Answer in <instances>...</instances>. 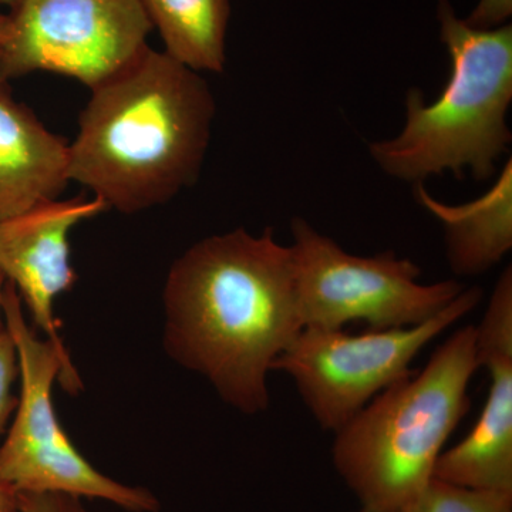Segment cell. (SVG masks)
<instances>
[{
	"mask_svg": "<svg viewBox=\"0 0 512 512\" xmlns=\"http://www.w3.org/2000/svg\"><path fill=\"white\" fill-rule=\"evenodd\" d=\"M163 303L167 355L238 412H266L268 373L303 330L291 247L274 229L201 239L175 259Z\"/></svg>",
	"mask_w": 512,
	"mask_h": 512,
	"instance_id": "obj_1",
	"label": "cell"
},
{
	"mask_svg": "<svg viewBox=\"0 0 512 512\" xmlns=\"http://www.w3.org/2000/svg\"><path fill=\"white\" fill-rule=\"evenodd\" d=\"M215 110L200 73L147 47L92 90L69 146V181L121 214L167 204L197 183Z\"/></svg>",
	"mask_w": 512,
	"mask_h": 512,
	"instance_id": "obj_2",
	"label": "cell"
},
{
	"mask_svg": "<svg viewBox=\"0 0 512 512\" xmlns=\"http://www.w3.org/2000/svg\"><path fill=\"white\" fill-rule=\"evenodd\" d=\"M440 40L451 60L446 87L433 103L419 89L406 94V123L396 137L369 144L380 170L406 183L466 170L485 181L511 146L512 28L476 29L439 0Z\"/></svg>",
	"mask_w": 512,
	"mask_h": 512,
	"instance_id": "obj_3",
	"label": "cell"
},
{
	"mask_svg": "<svg viewBox=\"0 0 512 512\" xmlns=\"http://www.w3.org/2000/svg\"><path fill=\"white\" fill-rule=\"evenodd\" d=\"M477 369L476 326H464L421 372L377 394L336 431L333 463L362 512L396 510L429 485L441 448L470 409Z\"/></svg>",
	"mask_w": 512,
	"mask_h": 512,
	"instance_id": "obj_4",
	"label": "cell"
},
{
	"mask_svg": "<svg viewBox=\"0 0 512 512\" xmlns=\"http://www.w3.org/2000/svg\"><path fill=\"white\" fill-rule=\"evenodd\" d=\"M3 316L18 350L20 396L0 447V477L18 493L96 498L128 512L160 510L151 491L104 476L67 437L53 406V383L57 380L67 393L77 394L83 390L82 379L72 359L33 332L19 293L9 282L3 291Z\"/></svg>",
	"mask_w": 512,
	"mask_h": 512,
	"instance_id": "obj_5",
	"label": "cell"
},
{
	"mask_svg": "<svg viewBox=\"0 0 512 512\" xmlns=\"http://www.w3.org/2000/svg\"><path fill=\"white\" fill-rule=\"evenodd\" d=\"M293 275L303 329L409 328L439 315L466 289L456 279L420 284L419 265L389 249L376 256L349 254L303 218L292 220Z\"/></svg>",
	"mask_w": 512,
	"mask_h": 512,
	"instance_id": "obj_6",
	"label": "cell"
},
{
	"mask_svg": "<svg viewBox=\"0 0 512 512\" xmlns=\"http://www.w3.org/2000/svg\"><path fill=\"white\" fill-rule=\"evenodd\" d=\"M481 299L480 288H466L439 315L409 328L370 329L362 335L305 328L275 360L272 372L291 376L319 426L336 433L377 394L412 376L410 366L421 350Z\"/></svg>",
	"mask_w": 512,
	"mask_h": 512,
	"instance_id": "obj_7",
	"label": "cell"
},
{
	"mask_svg": "<svg viewBox=\"0 0 512 512\" xmlns=\"http://www.w3.org/2000/svg\"><path fill=\"white\" fill-rule=\"evenodd\" d=\"M0 52V82L36 72L93 90L147 49L153 30L141 0H18Z\"/></svg>",
	"mask_w": 512,
	"mask_h": 512,
	"instance_id": "obj_8",
	"label": "cell"
},
{
	"mask_svg": "<svg viewBox=\"0 0 512 512\" xmlns=\"http://www.w3.org/2000/svg\"><path fill=\"white\" fill-rule=\"evenodd\" d=\"M478 367L490 373V390L476 426L441 453L434 478L474 490L512 493V268L498 278L480 325Z\"/></svg>",
	"mask_w": 512,
	"mask_h": 512,
	"instance_id": "obj_9",
	"label": "cell"
},
{
	"mask_svg": "<svg viewBox=\"0 0 512 512\" xmlns=\"http://www.w3.org/2000/svg\"><path fill=\"white\" fill-rule=\"evenodd\" d=\"M106 210L96 197L57 198L0 221V272L15 286L36 328L66 359L69 352L53 308L56 298L77 281L70 262V232Z\"/></svg>",
	"mask_w": 512,
	"mask_h": 512,
	"instance_id": "obj_10",
	"label": "cell"
},
{
	"mask_svg": "<svg viewBox=\"0 0 512 512\" xmlns=\"http://www.w3.org/2000/svg\"><path fill=\"white\" fill-rule=\"evenodd\" d=\"M67 165L69 144L0 82V221L57 200L70 183Z\"/></svg>",
	"mask_w": 512,
	"mask_h": 512,
	"instance_id": "obj_11",
	"label": "cell"
},
{
	"mask_svg": "<svg viewBox=\"0 0 512 512\" xmlns=\"http://www.w3.org/2000/svg\"><path fill=\"white\" fill-rule=\"evenodd\" d=\"M417 201L443 224L448 266L457 276L487 274L512 249V160L490 190L477 200L447 205L423 184L414 185Z\"/></svg>",
	"mask_w": 512,
	"mask_h": 512,
	"instance_id": "obj_12",
	"label": "cell"
},
{
	"mask_svg": "<svg viewBox=\"0 0 512 512\" xmlns=\"http://www.w3.org/2000/svg\"><path fill=\"white\" fill-rule=\"evenodd\" d=\"M171 59L194 72L222 73L229 0H141Z\"/></svg>",
	"mask_w": 512,
	"mask_h": 512,
	"instance_id": "obj_13",
	"label": "cell"
},
{
	"mask_svg": "<svg viewBox=\"0 0 512 512\" xmlns=\"http://www.w3.org/2000/svg\"><path fill=\"white\" fill-rule=\"evenodd\" d=\"M389 512H512V493L474 490L433 478L416 498Z\"/></svg>",
	"mask_w": 512,
	"mask_h": 512,
	"instance_id": "obj_14",
	"label": "cell"
},
{
	"mask_svg": "<svg viewBox=\"0 0 512 512\" xmlns=\"http://www.w3.org/2000/svg\"><path fill=\"white\" fill-rule=\"evenodd\" d=\"M20 377L18 350L8 332H0V436L18 407L19 397L13 394V384Z\"/></svg>",
	"mask_w": 512,
	"mask_h": 512,
	"instance_id": "obj_15",
	"label": "cell"
},
{
	"mask_svg": "<svg viewBox=\"0 0 512 512\" xmlns=\"http://www.w3.org/2000/svg\"><path fill=\"white\" fill-rule=\"evenodd\" d=\"M20 512H89L82 498L57 493H18Z\"/></svg>",
	"mask_w": 512,
	"mask_h": 512,
	"instance_id": "obj_16",
	"label": "cell"
},
{
	"mask_svg": "<svg viewBox=\"0 0 512 512\" xmlns=\"http://www.w3.org/2000/svg\"><path fill=\"white\" fill-rule=\"evenodd\" d=\"M512 15V0H478L476 8L466 20L476 29H495L507 25Z\"/></svg>",
	"mask_w": 512,
	"mask_h": 512,
	"instance_id": "obj_17",
	"label": "cell"
},
{
	"mask_svg": "<svg viewBox=\"0 0 512 512\" xmlns=\"http://www.w3.org/2000/svg\"><path fill=\"white\" fill-rule=\"evenodd\" d=\"M0 512H20L18 491L0 477Z\"/></svg>",
	"mask_w": 512,
	"mask_h": 512,
	"instance_id": "obj_18",
	"label": "cell"
},
{
	"mask_svg": "<svg viewBox=\"0 0 512 512\" xmlns=\"http://www.w3.org/2000/svg\"><path fill=\"white\" fill-rule=\"evenodd\" d=\"M2 6L5 5L0 2V52H2V47L5 45L9 33V15L3 12Z\"/></svg>",
	"mask_w": 512,
	"mask_h": 512,
	"instance_id": "obj_19",
	"label": "cell"
},
{
	"mask_svg": "<svg viewBox=\"0 0 512 512\" xmlns=\"http://www.w3.org/2000/svg\"><path fill=\"white\" fill-rule=\"evenodd\" d=\"M6 279L0 272V332L6 328L5 316H3V291H5Z\"/></svg>",
	"mask_w": 512,
	"mask_h": 512,
	"instance_id": "obj_20",
	"label": "cell"
},
{
	"mask_svg": "<svg viewBox=\"0 0 512 512\" xmlns=\"http://www.w3.org/2000/svg\"><path fill=\"white\" fill-rule=\"evenodd\" d=\"M0 2L3 3L5 6H9V8H12L13 5H15L18 0H0Z\"/></svg>",
	"mask_w": 512,
	"mask_h": 512,
	"instance_id": "obj_21",
	"label": "cell"
}]
</instances>
